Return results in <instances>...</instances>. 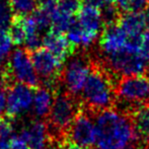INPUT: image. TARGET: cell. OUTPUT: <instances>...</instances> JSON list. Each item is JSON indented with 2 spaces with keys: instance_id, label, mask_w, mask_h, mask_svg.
I'll use <instances>...</instances> for the list:
<instances>
[{
  "instance_id": "cell-1",
  "label": "cell",
  "mask_w": 149,
  "mask_h": 149,
  "mask_svg": "<svg viewBox=\"0 0 149 149\" xmlns=\"http://www.w3.org/2000/svg\"><path fill=\"white\" fill-rule=\"evenodd\" d=\"M115 75L102 63L92 62L91 70L83 90L81 102L83 109L94 116L102 111L116 108V86Z\"/></svg>"
},
{
  "instance_id": "cell-2",
  "label": "cell",
  "mask_w": 149,
  "mask_h": 149,
  "mask_svg": "<svg viewBox=\"0 0 149 149\" xmlns=\"http://www.w3.org/2000/svg\"><path fill=\"white\" fill-rule=\"evenodd\" d=\"M95 119L96 144L100 149H123L136 142V135L131 120L117 109L102 111Z\"/></svg>"
},
{
  "instance_id": "cell-3",
  "label": "cell",
  "mask_w": 149,
  "mask_h": 149,
  "mask_svg": "<svg viewBox=\"0 0 149 149\" xmlns=\"http://www.w3.org/2000/svg\"><path fill=\"white\" fill-rule=\"evenodd\" d=\"M83 109L80 97H77L67 91H58L54 98L46 124L53 140V145L62 141L72 122Z\"/></svg>"
},
{
  "instance_id": "cell-4",
  "label": "cell",
  "mask_w": 149,
  "mask_h": 149,
  "mask_svg": "<svg viewBox=\"0 0 149 149\" xmlns=\"http://www.w3.org/2000/svg\"><path fill=\"white\" fill-rule=\"evenodd\" d=\"M116 98V107L121 106L118 111L125 115L149 104V76L135 75L122 77L117 83Z\"/></svg>"
},
{
  "instance_id": "cell-5",
  "label": "cell",
  "mask_w": 149,
  "mask_h": 149,
  "mask_svg": "<svg viewBox=\"0 0 149 149\" xmlns=\"http://www.w3.org/2000/svg\"><path fill=\"white\" fill-rule=\"evenodd\" d=\"M5 71V90L15 83L26 84L31 87L40 86V80L26 49H16L8 57L4 65Z\"/></svg>"
},
{
  "instance_id": "cell-6",
  "label": "cell",
  "mask_w": 149,
  "mask_h": 149,
  "mask_svg": "<svg viewBox=\"0 0 149 149\" xmlns=\"http://www.w3.org/2000/svg\"><path fill=\"white\" fill-rule=\"evenodd\" d=\"M104 66L114 75L135 76L149 72V62L140 53H134L126 47L106 57Z\"/></svg>"
},
{
  "instance_id": "cell-7",
  "label": "cell",
  "mask_w": 149,
  "mask_h": 149,
  "mask_svg": "<svg viewBox=\"0 0 149 149\" xmlns=\"http://www.w3.org/2000/svg\"><path fill=\"white\" fill-rule=\"evenodd\" d=\"M91 63L85 55H76L64 65L61 82L65 91L78 97L89 76Z\"/></svg>"
},
{
  "instance_id": "cell-8",
  "label": "cell",
  "mask_w": 149,
  "mask_h": 149,
  "mask_svg": "<svg viewBox=\"0 0 149 149\" xmlns=\"http://www.w3.org/2000/svg\"><path fill=\"white\" fill-rule=\"evenodd\" d=\"M5 115L15 121L31 110L33 104L35 88L26 84L15 83L6 89Z\"/></svg>"
},
{
  "instance_id": "cell-9",
  "label": "cell",
  "mask_w": 149,
  "mask_h": 149,
  "mask_svg": "<svg viewBox=\"0 0 149 149\" xmlns=\"http://www.w3.org/2000/svg\"><path fill=\"white\" fill-rule=\"evenodd\" d=\"M66 138L84 149H92L96 142L95 124L84 109L77 115L66 133Z\"/></svg>"
},
{
  "instance_id": "cell-10",
  "label": "cell",
  "mask_w": 149,
  "mask_h": 149,
  "mask_svg": "<svg viewBox=\"0 0 149 149\" xmlns=\"http://www.w3.org/2000/svg\"><path fill=\"white\" fill-rule=\"evenodd\" d=\"M18 137L24 141L31 149H51L53 140L45 121L31 120L20 131Z\"/></svg>"
},
{
  "instance_id": "cell-11",
  "label": "cell",
  "mask_w": 149,
  "mask_h": 149,
  "mask_svg": "<svg viewBox=\"0 0 149 149\" xmlns=\"http://www.w3.org/2000/svg\"><path fill=\"white\" fill-rule=\"evenodd\" d=\"M44 48L51 52L56 58H58L63 64H66L68 58L74 55L76 48L69 43L66 36L57 31L49 30L43 37Z\"/></svg>"
},
{
  "instance_id": "cell-12",
  "label": "cell",
  "mask_w": 149,
  "mask_h": 149,
  "mask_svg": "<svg viewBox=\"0 0 149 149\" xmlns=\"http://www.w3.org/2000/svg\"><path fill=\"white\" fill-rule=\"evenodd\" d=\"M127 41L128 36L118 22H116L104 26V31L100 39V46L106 56H108L123 49Z\"/></svg>"
},
{
  "instance_id": "cell-13",
  "label": "cell",
  "mask_w": 149,
  "mask_h": 149,
  "mask_svg": "<svg viewBox=\"0 0 149 149\" xmlns=\"http://www.w3.org/2000/svg\"><path fill=\"white\" fill-rule=\"evenodd\" d=\"M77 22L85 33L95 37H97L100 28H104L102 10L85 3L77 15Z\"/></svg>"
},
{
  "instance_id": "cell-14",
  "label": "cell",
  "mask_w": 149,
  "mask_h": 149,
  "mask_svg": "<svg viewBox=\"0 0 149 149\" xmlns=\"http://www.w3.org/2000/svg\"><path fill=\"white\" fill-rule=\"evenodd\" d=\"M136 135V143L149 141V104L141 106L127 115Z\"/></svg>"
},
{
  "instance_id": "cell-15",
  "label": "cell",
  "mask_w": 149,
  "mask_h": 149,
  "mask_svg": "<svg viewBox=\"0 0 149 149\" xmlns=\"http://www.w3.org/2000/svg\"><path fill=\"white\" fill-rule=\"evenodd\" d=\"M118 24L128 38L141 37L146 28L145 14L143 12H126L121 15Z\"/></svg>"
},
{
  "instance_id": "cell-16",
  "label": "cell",
  "mask_w": 149,
  "mask_h": 149,
  "mask_svg": "<svg viewBox=\"0 0 149 149\" xmlns=\"http://www.w3.org/2000/svg\"><path fill=\"white\" fill-rule=\"evenodd\" d=\"M56 93L47 87L40 85L35 88L33 111L39 119H47L51 111Z\"/></svg>"
},
{
  "instance_id": "cell-17",
  "label": "cell",
  "mask_w": 149,
  "mask_h": 149,
  "mask_svg": "<svg viewBox=\"0 0 149 149\" xmlns=\"http://www.w3.org/2000/svg\"><path fill=\"white\" fill-rule=\"evenodd\" d=\"M26 16L22 14L14 13L12 16L11 24L9 28V35L14 45L22 46L26 43Z\"/></svg>"
},
{
  "instance_id": "cell-18",
  "label": "cell",
  "mask_w": 149,
  "mask_h": 149,
  "mask_svg": "<svg viewBox=\"0 0 149 149\" xmlns=\"http://www.w3.org/2000/svg\"><path fill=\"white\" fill-rule=\"evenodd\" d=\"M83 0H57V12L63 16L74 18L83 7Z\"/></svg>"
},
{
  "instance_id": "cell-19",
  "label": "cell",
  "mask_w": 149,
  "mask_h": 149,
  "mask_svg": "<svg viewBox=\"0 0 149 149\" xmlns=\"http://www.w3.org/2000/svg\"><path fill=\"white\" fill-rule=\"evenodd\" d=\"M12 11L16 14L26 15L28 13L33 12L37 8L36 0H7Z\"/></svg>"
},
{
  "instance_id": "cell-20",
  "label": "cell",
  "mask_w": 149,
  "mask_h": 149,
  "mask_svg": "<svg viewBox=\"0 0 149 149\" xmlns=\"http://www.w3.org/2000/svg\"><path fill=\"white\" fill-rule=\"evenodd\" d=\"M14 120L6 116L0 117V143H6L14 137Z\"/></svg>"
},
{
  "instance_id": "cell-21",
  "label": "cell",
  "mask_w": 149,
  "mask_h": 149,
  "mask_svg": "<svg viewBox=\"0 0 149 149\" xmlns=\"http://www.w3.org/2000/svg\"><path fill=\"white\" fill-rule=\"evenodd\" d=\"M66 38L69 41V43L71 45H73L75 48H77L78 46L82 45V40L83 36H84V31L81 28V26L79 24V22H77V19H74L73 22L71 24L70 28L68 29V31H66Z\"/></svg>"
},
{
  "instance_id": "cell-22",
  "label": "cell",
  "mask_w": 149,
  "mask_h": 149,
  "mask_svg": "<svg viewBox=\"0 0 149 149\" xmlns=\"http://www.w3.org/2000/svg\"><path fill=\"white\" fill-rule=\"evenodd\" d=\"M13 14L7 0H0V31H7L10 28Z\"/></svg>"
},
{
  "instance_id": "cell-23",
  "label": "cell",
  "mask_w": 149,
  "mask_h": 149,
  "mask_svg": "<svg viewBox=\"0 0 149 149\" xmlns=\"http://www.w3.org/2000/svg\"><path fill=\"white\" fill-rule=\"evenodd\" d=\"M31 17L33 18L36 24H37L38 29H39L40 33L41 31H45L48 30H51L52 26V18L50 15H48L46 12H44L43 10L39 9V8H36L35 11L31 14Z\"/></svg>"
},
{
  "instance_id": "cell-24",
  "label": "cell",
  "mask_w": 149,
  "mask_h": 149,
  "mask_svg": "<svg viewBox=\"0 0 149 149\" xmlns=\"http://www.w3.org/2000/svg\"><path fill=\"white\" fill-rule=\"evenodd\" d=\"M12 41L7 31H0V61L9 57L11 51Z\"/></svg>"
},
{
  "instance_id": "cell-25",
  "label": "cell",
  "mask_w": 149,
  "mask_h": 149,
  "mask_svg": "<svg viewBox=\"0 0 149 149\" xmlns=\"http://www.w3.org/2000/svg\"><path fill=\"white\" fill-rule=\"evenodd\" d=\"M7 149H31L30 146L22 141L18 136H14L7 143Z\"/></svg>"
},
{
  "instance_id": "cell-26",
  "label": "cell",
  "mask_w": 149,
  "mask_h": 149,
  "mask_svg": "<svg viewBox=\"0 0 149 149\" xmlns=\"http://www.w3.org/2000/svg\"><path fill=\"white\" fill-rule=\"evenodd\" d=\"M140 54L149 62V33H146L142 36V45L140 49Z\"/></svg>"
},
{
  "instance_id": "cell-27",
  "label": "cell",
  "mask_w": 149,
  "mask_h": 149,
  "mask_svg": "<svg viewBox=\"0 0 149 149\" xmlns=\"http://www.w3.org/2000/svg\"><path fill=\"white\" fill-rule=\"evenodd\" d=\"M6 110V90L0 87V117L3 116V112Z\"/></svg>"
},
{
  "instance_id": "cell-28",
  "label": "cell",
  "mask_w": 149,
  "mask_h": 149,
  "mask_svg": "<svg viewBox=\"0 0 149 149\" xmlns=\"http://www.w3.org/2000/svg\"><path fill=\"white\" fill-rule=\"evenodd\" d=\"M130 2H131V0H116V4L118 8L125 12H129Z\"/></svg>"
},
{
  "instance_id": "cell-29",
  "label": "cell",
  "mask_w": 149,
  "mask_h": 149,
  "mask_svg": "<svg viewBox=\"0 0 149 149\" xmlns=\"http://www.w3.org/2000/svg\"><path fill=\"white\" fill-rule=\"evenodd\" d=\"M0 87L5 89V71L4 66L0 64Z\"/></svg>"
},
{
  "instance_id": "cell-30",
  "label": "cell",
  "mask_w": 149,
  "mask_h": 149,
  "mask_svg": "<svg viewBox=\"0 0 149 149\" xmlns=\"http://www.w3.org/2000/svg\"><path fill=\"white\" fill-rule=\"evenodd\" d=\"M145 17H146V29H147V33H149V7L146 9Z\"/></svg>"
},
{
  "instance_id": "cell-31",
  "label": "cell",
  "mask_w": 149,
  "mask_h": 149,
  "mask_svg": "<svg viewBox=\"0 0 149 149\" xmlns=\"http://www.w3.org/2000/svg\"><path fill=\"white\" fill-rule=\"evenodd\" d=\"M123 149H138L137 148V144H136V142H133V143H130L128 144L126 147H124Z\"/></svg>"
},
{
  "instance_id": "cell-32",
  "label": "cell",
  "mask_w": 149,
  "mask_h": 149,
  "mask_svg": "<svg viewBox=\"0 0 149 149\" xmlns=\"http://www.w3.org/2000/svg\"><path fill=\"white\" fill-rule=\"evenodd\" d=\"M51 149H59V148H58L56 145H53V146H52V148H51Z\"/></svg>"
},
{
  "instance_id": "cell-33",
  "label": "cell",
  "mask_w": 149,
  "mask_h": 149,
  "mask_svg": "<svg viewBox=\"0 0 149 149\" xmlns=\"http://www.w3.org/2000/svg\"><path fill=\"white\" fill-rule=\"evenodd\" d=\"M92 149H93V148H92Z\"/></svg>"
}]
</instances>
